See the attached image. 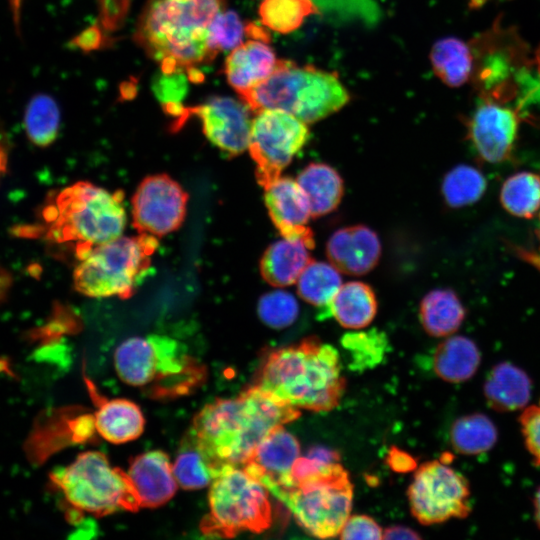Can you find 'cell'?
<instances>
[{
  "label": "cell",
  "mask_w": 540,
  "mask_h": 540,
  "mask_svg": "<svg viewBox=\"0 0 540 540\" xmlns=\"http://www.w3.org/2000/svg\"><path fill=\"white\" fill-rule=\"evenodd\" d=\"M317 11L313 0H261L259 5L262 24L280 34L294 32Z\"/></svg>",
  "instance_id": "obj_34"
},
{
  "label": "cell",
  "mask_w": 540,
  "mask_h": 540,
  "mask_svg": "<svg viewBox=\"0 0 540 540\" xmlns=\"http://www.w3.org/2000/svg\"><path fill=\"white\" fill-rule=\"evenodd\" d=\"M341 539H383V530L378 523L367 515L349 516L343 525Z\"/></svg>",
  "instance_id": "obj_40"
},
{
  "label": "cell",
  "mask_w": 540,
  "mask_h": 540,
  "mask_svg": "<svg viewBox=\"0 0 540 540\" xmlns=\"http://www.w3.org/2000/svg\"><path fill=\"white\" fill-rule=\"evenodd\" d=\"M504 209L520 218H532L540 209V176L519 172L506 179L500 192Z\"/></svg>",
  "instance_id": "obj_33"
},
{
  "label": "cell",
  "mask_w": 540,
  "mask_h": 540,
  "mask_svg": "<svg viewBox=\"0 0 540 540\" xmlns=\"http://www.w3.org/2000/svg\"><path fill=\"white\" fill-rule=\"evenodd\" d=\"M51 481L75 510L97 517L140 507L127 472L110 464L105 454L87 451L52 472Z\"/></svg>",
  "instance_id": "obj_9"
},
{
  "label": "cell",
  "mask_w": 540,
  "mask_h": 540,
  "mask_svg": "<svg viewBox=\"0 0 540 540\" xmlns=\"http://www.w3.org/2000/svg\"><path fill=\"white\" fill-rule=\"evenodd\" d=\"M240 97L255 113L280 109L307 124L335 113L349 101L336 74L280 59L268 77Z\"/></svg>",
  "instance_id": "obj_6"
},
{
  "label": "cell",
  "mask_w": 540,
  "mask_h": 540,
  "mask_svg": "<svg viewBox=\"0 0 540 540\" xmlns=\"http://www.w3.org/2000/svg\"><path fill=\"white\" fill-rule=\"evenodd\" d=\"M436 76L450 87H459L471 79L473 57L469 44L455 37L438 40L430 52Z\"/></svg>",
  "instance_id": "obj_29"
},
{
  "label": "cell",
  "mask_w": 540,
  "mask_h": 540,
  "mask_svg": "<svg viewBox=\"0 0 540 540\" xmlns=\"http://www.w3.org/2000/svg\"><path fill=\"white\" fill-rule=\"evenodd\" d=\"M157 244V237L139 233L87 249L77 255L75 289L89 297H130L147 276Z\"/></svg>",
  "instance_id": "obj_8"
},
{
  "label": "cell",
  "mask_w": 540,
  "mask_h": 540,
  "mask_svg": "<svg viewBox=\"0 0 540 540\" xmlns=\"http://www.w3.org/2000/svg\"><path fill=\"white\" fill-rule=\"evenodd\" d=\"M89 387L97 403L94 427L102 438L113 444H121L132 441L142 434L145 419L137 404L122 398L99 397L91 384Z\"/></svg>",
  "instance_id": "obj_22"
},
{
  "label": "cell",
  "mask_w": 540,
  "mask_h": 540,
  "mask_svg": "<svg viewBox=\"0 0 540 540\" xmlns=\"http://www.w3.org/2000/svg\"><path fill=\"white\" fill-rule=\"evenodd\" d=\"M486 189V179L477 168L461 164L444 177L442 193L445 202L454 208L477 202Z\"/></svg>",
  "instance_id": "obj_35"
},
{
  "label": "cell",
  "mask_w": 540,
  "mask_h": 540,
  "mask_svg": "<svg viewBox=\"0 0 540 540\" xmlns=\"http://www.w3.org/2000/svg\"><path fill=\"white\" fill-rule=\"evenodd\" d=\"M465 315L464 306L451 289L432 290L420 303V322L424 330L434 337H446L455 333Z\"/></svg>",
  "instance_id": "obj_28"
},
{
  "label": "cell",
  "mask_w": 540,
  "mask_h": 540,
  "mask_svg": "<svg viewBox=\"0 0 540 540\" xmlns=\"http://www.w3.org/2000/svg\"><path fill=\"white\" fill-rule=\"evenodd\" d=\"M172 469L178 485L186 490L204 488L213 480L204 457L189 432L182 442Z\"/></svg>",
  "instance_id": "obj_36"
},
{
  "label": "cell",
  "mask_w": 540,
  "mask_h": 540,
  "mask_svg": "<svg viewBox=\"0 0 540 540\" xmlns=\"http://www.w3.org/2000/svg\"><path fill=\"white\" fill-rule=\"evenodd\" d=\"M309 249L298 239L283 238L272 243L260 260L263 279L275 287L294 284L312 261Z\"/></svg>",
  "instance_id": "obj_24"
},
{
  "label": "cell",
  "mask_w": 540,
  "mask_h": 540,
  "mask_svg": "<svg viewBox=\"0 0 540 540\" xmlns=\"http://www.w3.org/2000/svg\"><path fill=\"white\" fill-rule=\"evenodd\" d=\"M535 65H536V68H537V71H538V74H539V78H540V45L535 53Z\"/></svg>",
  "instance_id": "obj_47"
},
{
  "label": "cell",
  "mask_w": 540,
  "mask_h": 540,
  "mask_svg": "<svg viewBox=\"0 0 540 540\" xmlns=\"http://www.w3.org/2000/svg\"><path fill=\"white\" fill-rule=\"evenodd\" d=\"M209 511L200 530L211 537L231 538L242 532L260 533L272 523L269 492L241 466H226L213 478Z\"/></svg>",
  "instance_id": "obj_10"
},
{
  "label": "cell",
  "mask_w": 540,
  "mask_h": 540,
  "mask_svg": "<svg viewBox=\"0 0 540 540\" xmlns=\"http://www.w3.org/2000/svg\"><path fill=\"white\" fill-rule=\"evenodd\" d=\"M473 57L470 81L483 101L506 104L530 76L527 46L513 28L495 24L469 43Z\"/></svg>",
  "instance_id": "obj_11"
},
{
  "label": "cell",
  "mask_w": 540,
  "mask_h": 540,
  "mask_svg": "<svg viewBox=\"0 0 540 540\" xmlns=\"http://www.w3.org/2000/svg\"><path fill=\"white\" fill-rule=\"evenodd\" d=\"M341 285L339 270L332 264L312 260L297 280V292L304 301L325 309Z\"/></svg>",
  "instance_id": "obj_32"
},
{
  "label": "cell",
  "mask_w": 540,
  "mask_h": 540,
  "mask_svg": "<svg viewBox=\"0 0 540 540\" xmlns=\"http://www.w3.org/2000/svg\"><path fill=\"white\" fill-rule=\"evenodd\" d=\"M421 536L404 526H391L383 531V539H419Z\"/></svg>",
  "instance_id": "obj_41"
},
{
  "label": "cell",
  "mask_w": 540,
  "mask_h": 540,
  "mask_svg": "<svg viewBox=\"0 0 540 540\" xmlns=\"http://www.w3.org/2000/svg\"><path fill=\"white\" fill-rule=\"evenodd\" d=\"M11 285L12 275L8 271L0 269V300L6 296Z\"/></svg>",
  "instance_id": "obj_43"
},
{
  "label": "cell",
  "mask_w": 540,
  "mask_h": 540,
  "mask_svg": "<svg viewBox=\"0 0 540 540\" xmlns=\"http://www.w3.org/2000/svg\"><path fill=\"white\" fill-rule=\"evenodd\" d=\"M278 60L266 40L252 38L230 51L225 61V76L241 95L268 77Z\"/></svg>",
  "instance_id": "obj_21"
},
{
  "label": "cell",
  "mask_w": 540,
  "mask_h": 540,
  "mask_svg": "<svg viewBox=\"0 0 540 540\" xmlns=\"http://www.w3.org/2000/svg\"><path fill=\"white\" fill-rule=\"evenodd\" d=\"M7 167V154L4 147L0 144V176L3 174Z\"/></svg>",
  "instance_id": "obj_46"
},
{
  "label": "cell",
  "mask_w": 540,
  "mask_h": 540,
  "mask_svg": "<svg viewBox=\"0 0 540 540\" xmlns=\"http://www.w3.org/2000/svg\"><path fill=\"white\" fill-rule=\"evenodd\" d=\"M23 0H9L15 29L19 30L21 22V5Z\"/></svg>",
  "instance_id": "obj_44"
},
{
  "label": "cell",
  "mask_w": 540,
  "mask_h": 540,
  "mask_svg": "<svg viewBox=\"0 0 540 540\" xmlns=\"http://www.w3.org/2000/svg\"><path fill=\"white\" fill-rule=\"evenodd\" d=\"M265 205L271 221L283 238L298 239L310 249L314 236L308 227L311 210L306 194L298 182L290 177H279L265 187Z\"/></svg>",
  "instance_id": "obj_18"
},
{
  "label": "cell",
  "mask_w": 540,
  "mask_h": 540,
  "mask_svg": "<svg viewBox=\"0 0 540 540\" xmlns=\"http://www.w3.org/2000/svg\"><path fill=\"white\" fill-rule=\"evenodd\" d=\"M257 310L264 324L274 329H283L297 319L299 305L292 294L273 291L260 297Z\"/></svg>",
  "instance_id": "obj_37"
},
{
  "label": "cell",
  "mask_w": 540,
  "mask_h": 540,
  "mask_svg": "<svg viewBox=\"0 0 540 540\" xmlns=\"http://www.w3.org/2000/svg\"><path fill=\"white\" fill-rule=\"evenodd\" d=\"M23 122L30 142L38 147H47L55 141L59 133V107L49 95L36 94L26 106Z\"/></svg>",
  "instance_id": "obj_31"
},
{
  "label": "cell",
  "mask_w": 540,
  "mask_h": 540,
  "mask_svg": "<svg viewBox=\"0 0 540 540\" xmlns=\"http://www.w3.org/2000/svg\"><path fill=\"white\" fill-rule=\"evenodd\" d=\"M519 110L493 101H483L468 121V137L486 162L506 160L514 147L519 127Z\"/></svg>",
  "instance_id": "obj_16"
},
{
  "label": "cell",
  "mask_w": 540,
  "mask_h": 540,
  "mask_svg": "<svg viewBox=\"0 0 540 540\" xmlns=\"http://www.w3.org/2000/svg\"><path fill=\"white\" fill-rule=\"evenodd\" d=\"M532 391L528 374L510 362L493 366L486 376L483 392L488 406L497 412H513L527 406Z\"/></svg>",
  "instance_id": "obj_23"
},
{
  "label": "cell",
  "mask_w": 540,
  "mask_h": 540,
  "mask_svg": "<svg viewBox=\"0 0 540 540\" xmlns=\"http://www.w3.org/2000/svg\"><path fill=\"white\" fill-rule=\"evenodd\" d=\"M252 112L242 99L214 97L199 106L183 108L180 118L196 115L207 139L225 155L233 157L248 149Z\"/></svg>",
  "instance_id": "obj_15"
},
{
  "label": "cell",
  "mask_w": 540,
  "mask_h": 540,
  "mask_svg": "<svg viewBox=\"0 0 540 540\" xmlns=\"http://www.w3.org/2000/svg\"><path fill=\"white\" fill-rule=\"evenodd\" d=\"M297 409L327 412L345 390L337 350L316 337L269 354L254 384Z\"/></svg>",
  "instance_id": "obj_3"
},
{
  "label": "cell",
  "mask_w": 540,
  "mask_h": 540,
  "mask_svg": "<svg viewBox=\"0 0 540 540\" xmlns=\"http://www.w3.org/2000/svg\"><path fill=\"white\" fill-rule=\"evenodd\" d=\"M325 310L341 326L360 329L368 326L375 318L377 299L368 284L350 281L341 285Z\"/></svg>",
  "instance_id": "obj_26"
},
{
  "label": "cell",
  "mask_w": 540,
  "mask_h": 540,
  "mask_svg": "<svg viewBox=\"0 0 540 540\" xmlns=\"http://www.w3.org/2000/svg\"><path fill=\"white\" fill-rule=\"evenodd\" d=\"M188 195L165 174L145 178L132 198L133 225L139 233L164 236L180 227Z\"/></svg>",
  "instance_id": "obj_14"
},
{
  "label": "cell",
  "mask_w": 540,
  "mask_h": 540,
  "mask_svg": "<svg viewBox=\"0 0 540 540\" xmlns=\"http://www.w3.org/2000/svg\"><path fill=\"white\" fill-rule=\"evenodd\" d=\"M394 457L397 460L390 459V462L392 464V467L396 470H404L407 471L410 469V467H413L414 461L407 456L405 453H402L401 451H395Z\"/></svg>",
  "instance_id": "obj_42"
},
{
  "label": "cell",
  "mask_w": 540,
  "mask_h": 540,
  "mask_svg": "<svg viewBox=\"0 0 540 540\" xmlns=\"http://www.w3.org/2000/svg\"><path fill=\"white\" fill-rule=\"evenodd\" d=\"M290 485L279 494L298 525L317 538L339 535L350 516L353 485L339 461L312 452L291 469Z\"/></svg>",
  "instance_id": "obj_4"
},
{
  "label": "cell",
  "mask_w": 540,
  "mask_h": 540,
  "mask_svg": "<svg viewBox=\"0 0 540 540\" xmlns=\"http://www.w3.org/2000/svg\"><path fill=\"white\" fill-rule=\"evenodd\" d=\"M300 453L296 437L279 426L260 442L242 467L277 498L290 485L291 469Z\"/></svg>",
  "instance_id": "obj_17"
},
{
  "label": "cell",
  "mask_w": 540,
  "mask_h": 540,
  "mask_svg": "<svg viewBox=\"0 0 540 540\" xmlns=\"http://www.w3.org/2000/svg\"><path fill=\"white\" fill-rule=\"evenodd\" d=\"M330 263L339 272L363 275L371 271L381 255L377 234L365 225H353L335 231L326 245Z\"/></svg>",
  "instance_id": "obj_19"
},
{
  "label": "cell",
  "mask_w": 540,
  "mask_h": 540,
  "mask_svg": "<svg viewBox=\"0 0 540 540\" xmlns=\"http://www.w3.org/2000/svg\"><path fill=\"white\" fill-rule=\"evenodd\" d=\"M453 449L463 455H479L493 448L498 431L485 414L472 413L456 419L450 428Z\"/></svg>",
  "instance_id": "obj_30"
},
{
  "label": "cell",
  "mask_w": 540,
  "mask_h": 540,
  "mask_svg": "<svg viewBox=\"0 0 540 540\" xmlns=\"http://www.w3.org/2000/svg\"><path fill=\"white\" fill-rule=\"evenodd\" d=\"M519 424L526 449L534 464L540 466V402L524 408Z\"/></svg>",
  "instance_id": "obj_39"
},
{
  "label": "cell",
  "mask_w": 540,
  "mask_h": 540,
  "mask_svg": "<svg viewBox=\"0 0 540 540\" xmlns=\"http://www.w3.org/2000/svg\"><path fill=\"white\" fill-rule=\"evenodd\" d=\"M46 237L75 242L76 254L121 236L126 225L123 194L80 181L62 189L44 210Z\"/></svg>",
  "instance_id": "obj_5"
},
{
  "label": "cell",
  "mask_w": 540,
  "mask_h": 540,
  "mask_svg": "<svg viewBox=\"0 0 540 540\" xmlns=\"http://www.w3.org/2000/svg\"><path fill=\"white\" fill-rule=\"evenodd\" d=\"M481 362V353L475 342L465 336H451L439 343L433 354L436 375L450 383L471 379Z\"/></svg>",
  "instance_id": "obj_25"
},
{
  "label": "cell",
  "mask_w": 540,
  "mask_h": 540,
  "mask_svg": "<svg viewBox=\"0 0 540 540\" xmlns=\"http://www.w3.org/2000/svg\"><path fill=\"white\" fill-rule=\"evenodd\" d=\"M300 415L299 409L253 385L234 398L205 405L189 434L214 478L226 466L242 467L271 431Z\"/></svg>",
  "instance_id": "obj_1"
},
{
  "label": "cell",
  "mask_w": 540,
  "mask_h": 540,
  "mask_svg": "<svg viewBox=\"0 0 540 540\" xmlns=\"http://www.w3.org/2000/svg\"><path fill=\"white\" fill-rule=\"evenodd\" d=\"M296 181L307 196L314 218L335 210L344 193L341 176L333 167L324 163L307 165Z\"/></svg>",
  "instance_id": "obj_27"
},
{
  "label": "cell",
  "mask_w": 540,
  "mask_h": 540,
  "mask_svg": "<svg viewBox=\"0 0 540 540\" xmlns=\"http://www.w3.org/2000/svg\"><path fill=\"white\" fill-rule=\"evenodd\" d=\"M309 139L307 123L280 109L256 112L248 150L256 164V179L267 187L279 177Z\"/></svg>",
  "instance_id": "obj_13"
},
{
  "label": "cell",
  "mask_w": 540,
  "mask_h": 540,
  "mask_svg": "<svg viewBox=\"0 0 540 540\" xmlns=\"http://www.w3.org/2000/svg\"><path fill=\"white\" fill-rule=\"evenodd\" d=\"M539 238H540V227H539Z\"/></svg>",
  "instance_id": "obj_48"
},
{
  "label": "cell",
  "mask_w": 540,
  "mask_h": 540,
  "mask_svg": "<svg viewBox=\"0 0 540 540\" xmlns=\"http://www.w3.org/2000/svg\"><path fill=\"white\" fill-rule=\"evenodd\" d=\"M534 520L537 527L540 529V486L537 488L533 497Z\"/></svg>",
  "instance_id": "obj_45"
},
{
  "label": "cell",
  "mask_w": 540,
  "mask_h": 540,
  "mask_svg": "<svg viewBox=\"0 0 540 540\" xmlns=\"http://www.w3.org/2000/svg\"><path fill=\"white\" fill-rule=\"evenodd\" d=\"M114 364L122 381L155 397L188 393L204 378L203 367L165 335L128 338L117 347Z\"/></svg>",
  "instance_id": "obj_7"
},
{
  "label": "cell",
  "mask_w": 540,
  "mask_h": 540,
  "mask_svg": "<svg viewBox=\"0 0 540 540\" xmlns=\"http://www.w3.org/2000/svg\"><path fill=\"white\" fill-rule=\"evenodd\" d=\"M224 9L226 0H147L134 39L165 74L194 68L218 54L210 28Z\"/></svg>",
  "instance_id": "obj_2"
},
{
  "label": "cell",
  "mask_w": 540,
  "mask_h": 540,
  "mask_svg": "<svg viewBox=\"0 0 540 540\" xmlns=\"http://www.w3.org/2000/svg\"><path fill=\"white\" fill-rule=\"evenodd\" d=\"M141 508H157L176 493L177 481L168 455L159 450L135 457L127 471Z\"/></svg>",
  "instance_id": "obj_20"
},
{
  "label": "cell",
  "mask_w": 540,
  "mask_h": 540,
  "mask_svg": "<svg viewBox=\"0 0 540 540\" xmlns=\"http://www.w3.org/2000/svg\"><path fill=\"white\" fill-rule=\"evenodd\" d=\"M407 494L413 516L423 525L466 518L472 510L468 480L444 460L420 465Z\"/></svg>",
  "instance_id": "obj_12"
},
{
  "label": "cell",
  "mask_w": 540,
  "mask_h": 540,
  "mask_svg": "<svg viewBox=\"0 0 540 540\" xmlns=\"http://www.w3.org/2000/svg\"><path fill=\"white\" fill-rule=\"evenodd\" d=\"M245 33L246 26L239 16L234 11L224 9L211 25V45L217 53L231 51L243 42Z\"/></svg>",
  "instance_id": "obj_38"
}]
</instances>
